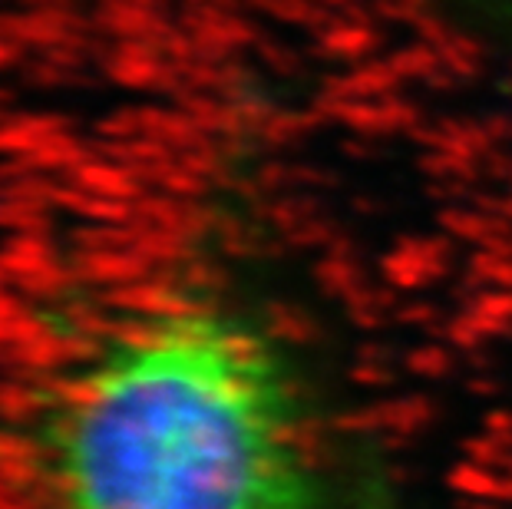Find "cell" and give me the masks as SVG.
Listing matches in <instances>:
<instances>
[{"label":"cell","mask_w":512,"mask_h":509,"mask_svg":"<svg viewBox=\"0 0 512 509\" xmlns=\"http://www.w3.org/2000/svg\"><path fill=\"white\" fill-rule=\"evenodd\" d=\"M57 509H318L275 348L209 308L129 331L73 394Z\"/></svg>","instance_id":"obj_1"}]
</instances>
